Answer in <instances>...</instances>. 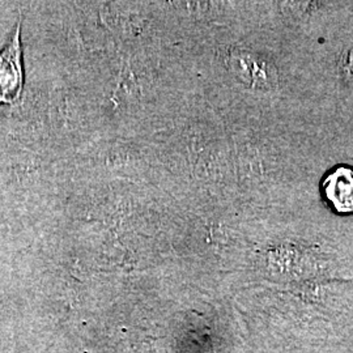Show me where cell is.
<instances>
[{"label": "cell", "instance_id": "obj_4", "mask_svg": "<svg viewBox=\"0 0 353 353\" xmlns=\"http://www.w3.org/2000/svg\"><path fill=\"white\" fill-rule=\"evenodd\" d=\"M344 75L348 79V81L353 85V49L350 50L344 59V65H343Z\"/></svg>", "mask_w": 353, "mask_h": 353}, {"label": "cell", "instance_id": "obj_3", "mask_svg": "<svg viewBox=\"0 0 353 353\" xmlns=\"http://www.w3.org/2000/svg\"><path fill=\"white\" fill-rule=\"evenodd\" d=\"M322 190L331 207L339 214L353 212V169L339 166L328 174Z\"/></svg>", "mask_w": 353, "mask_h": 353}, {"label": "cell", "instance_id": "obj_2", "mask_svg": "<svg viewBox=\"0 0 353 353\" xmlns=\"http://www.w3.org/2000/svg\"><path fill=\"white\" fill-rule=\"evenodd\" d=\"M230 62L233 72L246 85L262 90L274 88L276 85V72L263 58L242 51L240 54H234Z\"/></svg>", "mask_w": 353, "mask_h": 353}, {"label": "cell", "instance_id": "obj_1", "mask_svg": "<svg viewBox=\"0 0 353 353\" xmlns=\"http://www.w3.org/2000/svg\"><path fill=\"white\" fill-rule=\"evenodd\" d=\"M24 64L21 46V20L17 23L12 37L0 50V106L16 105L24 92Z\"/></svg>", "mask_w": 353, "mask_h": 353}]
</instances>
